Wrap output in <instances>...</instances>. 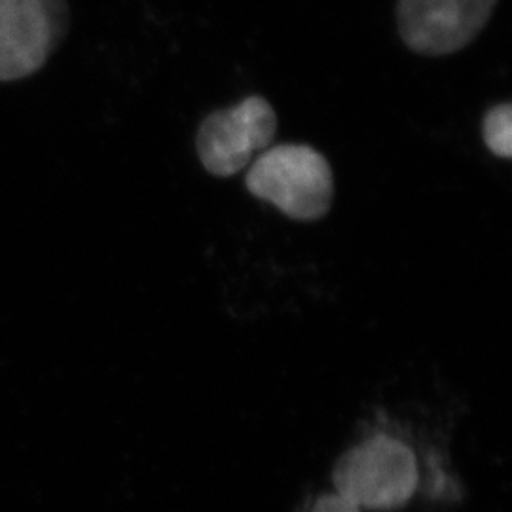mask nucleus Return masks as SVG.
<instances>
[{"instance_id":"obj_2","label":"nucleus","mask_w":512,"mask_h":512,"mask_svg":"<svg viewBox=\"0 0 512 512\" xmlns=\"http://www.w3.org/2000/svg\"><path fill=\"white\" fill-rule=\"evenodd\" d=\"M418 461L403 440L374 435L338 459L336 494L357 509L391 511L410 501L418 488Z\"/></svg>"},{"instance_id":"obj_3","label":"nucleus","mask_w":512,"mask_h":512,"mask_svg":"<svg viewBox=\"0 0 512 512\" xmlns=\"http://www.w3.org/2000/svg\"><path fill=\"white\" fill-rule=\"evenodd\" d=\"M277 133V114L268 99L249 95L230 109L211 112L196 135V150L207 173L228 179L268 150Z\"/></svg>"},{"instance_id":"obj_5","label":"nucleus","mask_w":512,"mask_h":512,"mask_svg":"<svg viewBox=\"0 0 512 512\" xmlns=\"http://www.w3.org/2000/svg\"><path fill=\"white\" fill-rule=\"evenodd\" d=\"M495 4L497 0H399V35L416 54H456L482 33Z\"/></svg>"},{"instance_id":"obj_7","label":"nucleus","mask_w":512,"mask_h":512,"mask_svg":"<svg viewBox=\"0 0 512 512\" xmlns=\"http://www.w3.org/2000/svg\"><path fill=\"white\" fill-rule=\"evenodd\" d=\"M311 512H361L353 503L338 494L323 495Z\"/></svg>"},{"instance_id":"obj_1","label":"nucleus","mask_w":512,"mask_h":512,"mask_svg":"<svg viewBox=\"0 0 512 512\" xmlns=\"http://www.w3.org/2000/svg\"><path fill=\"white\" fill-rule=\"evenodd\" d=\"M247 190L300 222L323 219L334 200L329 160L308 145H279L264 150L245 177Z\"/></svg>"},{"instance_id":"obj_6","label":"nucleus","mask_w":512,"mask_h":512,"mask_svg":"<svg viewBox=\"0 0 512 512\" xmlns=\"http://www.w3.org/2000/svg\"><path fill=\"white\" fill-rule=\"evenodd\" d=\"M482 137L486 147L495 156L511 158L512 154V107L511 103L495 105L486 112L482 122Z\"/></svg>"},{"instance_id":"obj_4","label":"nucleus","mask_w":512,"mask_h":512,"mask_svg":"<svg viewBox=\"0 0 512 512\" xmlns=\"http://www.w3.org/2000/svg\"><path fill=\"white\" fill-rule=\"evenodd\" d=\"M67 29V0H0V82L40 71Z\"/></svg>"}]
</instances>
